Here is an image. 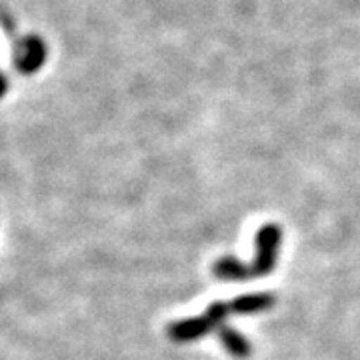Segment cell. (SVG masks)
<instances>
[{"mask_svg": "<svg viewBox=\"0 0 360 360\" xmlns=\"http://www.w3.org/2000/svg\"><path fill=\"white\" fill-rule=\"evenodd\" d=\"M283 240V231L278 224H264L257 234V258L250 264L252 276H266L276 264L278 246Z\"/></svg>", "mask_w": 360, "mask_h": 360, "instance_id": "cell-2", "label": "cell"}, {"mask_svg": "<svg viewBox=\"0 0 360 360\" xmlns=\"http://www.w3.org/2000/svg\"><path fill=\"white\" fill-rule=\"evenodd\" d=\"M231 314V307L229 302H212L208 310H206V316L210 319V322L214 324V328H219L220 324H224V319Z\"/></svg>", "mask_w": 360, "mask_h": 360, "instance_id": "cell-7", "label": "cell"}, {"mask_svg": "<svg viewBox=\"0 0 360 360\" xmlns=\"http://www.w3.org/2000/svg\"><path fill=\"white\" fill-rule=\"evenodd\" d=\"M49 58V46L39 34H25L13 42V66L20 77H32Z\"/></svg>", "mask_w": 360, "mask_h": 360, "instance_id": "cell-1", "label": "cell"}, {"mask_svg": "<svg viewBox=\"0 0 360 360\" xmlns=\"http://www.w3.org/2000/svg\"><path fill=\"white\" fill-rule=\"evenodd\" d=\"M212 274L224 283H245L248 278H255L250 264H245L232 257L219 258L212 264Z\"/></svg>", "mask_w": 360, "mask_h": 360, "instance_id": "cell-5", "label": "cell"}, {"mask_svg": "<svg viewBox=\"0 0 360 360\" xmlns=\"http://www.w3.org/2000/svg\"><path fill=\"white\" fill-rule=\"evenodd\" d=\"M217 333H219L222 347L226 348V352H231L232 356H236V359H246V356H250L252 347H250V342H248L238 330H234L229 324H220L219 328H217Z\"/></svg>", "mask_w": 360, "mask_h": 360, "instance_id": "cell-6", "label": "cell"}, {"mask_svg": "<svg viewBox=\"0 0 360 360\" xmlns=\"http://www.w3.org/2000/svg\"><path fill=\"white\" fill-rule=\"evenodd\" d=\"M8 89H11V78L0 70V98H4V94L8 92Z\"/></svg>", "mask_w": 360, "mask_h": 360, "instance_id": "cell-9", "label": "cell"}, {"mask_svg": "<svg viewBox=\"0 0 360 360\" xmlns=\"http://www.w3.org/2000/svg\"><path fill=\"white\" fill-rule=\"evenodd\" d=\"M0 28H2V32L8 37V39L16 40L18 37H16V20H14V16L6 8H2L0 6Z\"/></svg>", "mask_w": 360, "mask_h": 360, "instance_id": "cell-8", "label": "cell"}, {"mask_svg": "<svg viewBox=\"0 0 360 360\" xmlns=\"http://www.w3.org/2000/svg\"><path fill=\"white\" fill-rule=\"evenodd\" d=\"M276 304V296L272 292H255V295H240L229 302L231 314H257L272 309Z\"/></svg>", "mask_w": 360, "mask_h": 360, "instance_id": "cell-4", "label": "cell"}, {"mask_svg": "<svg viewBox=\"0 0 360 360\" xmlns=\"http://www.w3.org/2000/svg\"><path fill=\"white\" fill-rule=\"evenodd\" d=\"M210 330H217L214 324L210 322L208 316H194V319H184V321H176L167 326V335L174 340V342H191L196 338H202Z\"/></svg>", "mask_w": 360, "mask_h": 360, "instance_id": "cell-3", "label": "cell"}]
</instances>
